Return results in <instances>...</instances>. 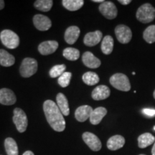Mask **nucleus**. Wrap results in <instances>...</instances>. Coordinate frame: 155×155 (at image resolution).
Returning <instances> with one entry per match:
<instances>
[{"mask_svg":"<svg viewBox=\"0 0 155 155\" xmlns=\"http://www.w3.org/2000/svg\"><path fill=\"white\" fill-rule=\"evenodd\" d=\"M155 142V138L152 134L144 133L138 137V146L139 148L144 149Z\"/></svg>","mask_w":155,"mask_h":155,"instance_id":"4be33fe9","label":"nucleus"},{"mask_svg":"<svg viewBox=\"0 0 155 155\" xmlns=\"http://www.w3.org/2000/svg\"><path fill=\"white\" fill-rule=\"evenodd\" d=\"M15 63V58L12 55L6 51L5 50L0 49V65L4 67H10Z\"/></svg>","mask_w":155,"mask_h":155,"instance_id":"412c9836","label":"nucleus"},{"mask_svg":"<svg viewBox=\"0 0 155 155\" xmlns=\"http://www.w3.org/2000/svg\"><path fill=\"white\" fill-rule=\"evenodd\" d=\"M125 139L121 135H114L107 141V148L111 151L119 150L124 146Z\"/></svg>","mask_w":155,"mask_h":155,"instance_id":"f3484780","label":"nucleus"},{"mask_svg":"<svg viewBox=\"0 0 155 155\" xmlns=\"http://www.w3.org/2000/svg\"><path fill=\"white\" fill-rule=\"evenodd\" d=\"M22 155H35L34 153L31 151H26Z\"/></svg>","mask_w":155,"mask_h":155,"instance_id":"f704fd0d","label":"nucleus"},{"mask_svg":"<svg viewBox=\"0 0 155 155\" xmlns=\"http://www.w3.org/2000/svg\"><path fill=\"white\" fill-rule=\"evenodd\" d=\"M139 155H145V154H139Z\"/></svg>","mask_w":155,"mask_h":155,"instance_id":"ea45409f","label":"nucleus"},{"mask_svg":"<svg viewBox=\"0 0 155 155\" xmlns=\"http://www.w3.org/2000/svg\"><path fill=\"white\" fill-rule=\"evenodd\" d=\"M43 110L46 119L53 130L58 132L65 129V121L58 105L51 100H47L43 104Z\"/></svg>","mask_w":155,"mask_h":155,"instance_id":"f257e3e1","label":"nucleus"},{"mask_svg":"<svg viewBox=\"0 0 155 155\" xmlns=\"http://www.w3.org/2000/svg\"><path fill=\"white\" fill-rule=\"evenodd\" d=\"M93 2H104V0H93Z\"/></svg>","mask_w":155,"mask_h":155,"instance_id":"e433bc0d","label":"nucleus"},{"mask_svg":"<svg viewBox=\"0 0 155 155\" xmlns=\"http://www.w3.org/2000/svg\"><path fill=\"white\" fill-rule=\"evenodd\" d=\"M110 94H111V91L109 88L104 85H101L94 89L91 96L93 99L95 101H101L106 99L109 97Z\"/></svg>","mask_w":155,"mask_h":155,"instance_id":"2eb2a0df","label":"nucleus"},{"mask_svg":"<svg viewBox=\"0 0 155 155\" xmlns=\"http://www.w3.org/2000/svg\"><path fill=\"white\" fill-rule=\"evenodd\" d=\"M154 131H155V127H154Z\"/></svg>","mask_w":155,"mask_h":155,"instance_id":"58836bf2","label":"nucleus"},{"mask_svg":"<svg viewBox=\"0 0 155 155\" xmlns=\"http://www.w3.org/2000/svg\"><path fill=\"white\" fill-rule=\"evenodd\" d=\"M153 96H154V98H155V90H154V93H153Z\"/></svg>","mask_w":155,"mask_h":155,"instance_id":"4c0bfd02","label":"nucleus"},{"mask_svg":"<svg viewBox=\"0 0 155 155\" xmlns=\"http://www.w3.org/2000/svg\"><path fill=\"white\" fill-rule=\"evenodd\" d=\"M152 155H155V142L154 143V146L152 149Z\"/></svg>","mask_w":155,"mask_h":155,"instance_id":"c9c22d12","label":"nucleus"},{"mask_svg":"<svg viewBox=\"0 0 155 155\" xmlns=\"http://www.w3.org/2000/svg\"><path fill=\"white\" fill-rule=\"evenodd\" d=\"M94 111L91 106L88 105L81 106L75 110V117L77 121L80 122H84L87 119H89L91 116V114Z\"/></svg>","mask_w":155,"mask_h":155,"instance_id":"dca6fc26","label":"nucleus"},{"mask_svg":"<svg viewBox=\"0 0 155 155\" xmlns=\"http://www.w3.org/2000/svg\"><path fill=\"white\" fill-rule=\"evenodd\" d=\"M5 7V2L3 0H0V10L4 9Z\"/></svg>","mask_w":155,"mask_h":155,"instance_id":"72a5a7b5","label":"nucleus"},{"mask_svg":"<svg viewBox=\"0 0 155 155\" xmlns=\"http://www.w3.org/2000/svg\"><path fill=\"white\" fill-rule=\"evenodd\" d=\"M103 37L102 32L99 30L95 31V32H88L84 37L83 39V42L86 46L88 47H93V46L96 45L101 41Z\"/></svg>","mask_w":155,"mask_h":155,"instance_id":"4468645a","label":"nucleus"},{"mask_svg":"<svg viewBox=\"0 0 155 155\" xmlns=\"http://www.w3.org/2000/svg\"><path fill=\"white\" fill-rule=\"evenodd\" d=\"M83 63L86 67L90 68H98L100 66L101 61L98 58H96L94 54L91 52L87 51L83 53L82 56Z\"/></svg>","mask_w":155,"mask_h":155,"instance_id":"ddd939ff","label":"nucleus"},{"mask_svg":"<svg viewBox=\"0 0 155 155\" xmlns=\"http://www.w3.org/2000/svg\"><path fill=\"white\" fill-rule=\"evenodd\" d=\"M63 7L69 11H77L84 5L83 0H63Z\"/></svg>","mask_w":155,"mask_h":155,"instance_id":"393cba45","label":"nucleus"},{"mask_svg":"<svg viewBox=\"0 0 155 155\" xmlns=\"http://www.w3.org/2000/svg\"><path fill=\"white\" fill-rule=\"evenodd\" d=\"M63 55L68 61H75L80 57V51L76 48H67L63 50Z\"/></svg>","mask_w":155,"mask_h":155,"instance_id":"cd10ccee","label":"nucleus"},{"mask_svg":"<svg viewBox=\"0 0 155 155\" xmlns=\"http://www.w3.org/2000/svg\"><path fill=\"white\" fill-rule=\"evenodd\" d=\"M110 83L114 88L121 91H129L131 89L130 81L123 73H116L110 78Z\"/></svg>","mask_w":155,"mask_h":155,"instance_id":"20e7f679","label":"nucleus"},{"mask_svg":"<svg viewBox=\"0 0 155 155\" xmlns=\"http://www.w3.org/2000/svg\"><path fill=\"white\" fill-rule=\"evenodd\" d=\"M56 101H57V105L61 110V113L63 116H68L70 114V108L68 105V101L67 98L62 93H59L56 96Z\"/></svg>","mask_w":155,"mask_h":155,"instance_id":"aec40b11","label":"nucleus"},{"mask_svg":"<svg viewBox=\"0 0 155 155\" xmlns=\"http://www.w3.org/2000/svg\"><path fill=\"white\" fill-rule=\"evenodd\" d=\"M17 98L12 91L9 88L0 89V104L5 106H10L15 104Z\"/></svg>","mask_w":155,"mask_h":155,"instance_id":"9b49d317","label":"nucleus"},{"mask_svg":"<svg viewBox=\"0 0 155 155\" xmlns=\"http://www.w3.org/2000/svg\"><path fill=\"white\" fill-rule=\"evenodd\" d=\"M83 140L88 145L91 150L94 152H98L102 147L101 141L97 136L91 132H84L82 135Z\"/></svg>","mask_w":155,"mask_h":155,"instance_id":"1a4fd4ad","label":"nucleus"},{"mask_svg":"<svg viewBox=\"0 0 155 155\" xmlns=\"http://www.w3.org/2000/svg\"><path fill=\"white\" fill-rule=\"evenodd\" d=\"M115 34L120 43L127 44L132 38V32L129 27L124 25H119L115 28Z\"/></svg>","mask_w":155,"mask_h":155,"instance_id":"0eeeda50","label":"nucleus"},{"mask_svg":"<svg viewBox=\"0 0 155 155\" xmlns=\"http://www.w3.org/2000/svg\"><path fill=\"white\" fill-rule=\"evenodd\" d=\"M99 11L106 19H115L118 14V10L114 3L110 1H104L99 6Z\"/></svg>","mask_w":155,"mask_h":155,"instance_id":"6e6552de","label":"nucleus"},{"mask_svg":"<svg viewBox=\"0 0 155 155\" xmlns=\"http://www.w3.org/2000/svg\"><path fill=\"white\" fill-rule=\"evenodd\" d=\"M58 48V42L55 40L42 42L38 46V51L42 55H48L55 53Z\"/></svg>","mask_w":155,"mask_h":155,"instance_id":"f8f14e48","label":"nucleus"},{"mask_svg":"<svg viewBox=\"0 0 155 155\" xmlns=\"http://www.w3.org/2000/svg\"><path fill=\"white\" fill-rule=\"evenodd\" d=\"M53 5L52 0H37L35 2L34 7L38 10L42 12H48L51 9Z\"/></svg>","mask_w":155,"mask_h":155,"instance_id":"bb28decb","label":"nucleus"},{"mask_svg":"<svg viewBox=\"0 0 155 155\" xmlns=\"http://www.w3.org/2000/svg\"><path fill=\"white\" fill-rule=\"evenodd\" d=\"M81 30L78 27L71 26L67 28L65 32V40L70 45L74 44L80 35Z\"/></svg>","mask_w":155,"mask_h":155,"instance_id":"a211bd4d","label":"nucleus"},{"mask_svg":"<svg viewBox=\"0 0 155 155\" xmlns=\"http://www.w3.org/2000/svg\"><path fill=\"white\" fill-rule=\"evenodd\" d=\"M83 81L88 86H94L99 82V77L94 72H86L83 75Z\"/></svg>","mask_w":155,"mask_h":155,"instance_id":"a878e982","label":"nucleus"},{"mask_svg":"<svg viewBox=\"0 0 155 155\" xmlns=\"http://www.w3.org/2000/svg\"><path fill=\"white\" fill-rule=\"evenodd\" d=\"M0 40L6 48L15 49L19 45V38L15 32L10 30H4L0 33Z\"/></svg>","mask_w":155,"mask_h":155,"instance_id":"7ed1b4c3","label":"nucleus"},{"mask_svg":"<svg viewBox=\"0 0 155 155\" xmlns=\"http://www.w3.org/2000/svg\"><path fill=\"white\" fill-rule=\"evenodd\" d=\"M35 28L40 31H47L51 28L52 22L49 17L42 15H36L33 17Z\"/></svg>","mask_w":155,"mask_h":155,"instance_id":"9d476101","label":"nucleus"},{"mask_svg":"<svg viewBox=\"0 0 155 155\" xmlns=\"http://www.w3.org/2000/svg\"><path fill=\"white\" fill-rule=\"evenodd\" d=\"M38 62L35 59L31 58H26L22 61L19 68V73L24 78L32 76L38 71Z\"/></svg>","mask_w":155,"mask_h":155,"instance_id":"39448f33","label":"nucleus"},{"mask_svg":"<svg viewBox=\"0 0 155 155\" xmlns=\"http://www.w3.org/2000/svg\"><path fill=\"white\" fill-rule=\"evenodd\" d=\"M143 114L150 117H154L155 116V110L152 109V108H144L142 110Z\"/></svg>","mask_w":155,"mask_h":155,"instance_id":"2f4dec72","label":"nucleus"},{"mask_svg":"<svg viewBox=\"0 0 155 155\" xmlns=\"http://www.w3.org/2000/svg\"><path fill=\"white\" fill-rule=\"evenodd\" d=\"M143 38L149 44H152L155 42V25H150L145 29L143 33Z\"/></svg>","mask_w":155,"mask_h":155,"instance_id":"c85d7f7f","label":"nucleus"},{"mask_svg":"<svg viewBox=\"0 0 155 155\" xmlns=\"http://www.w3.org/2000/svg\"><path fill=\"white\" fill-rule=\"evenodd\" d=\"M13 113H14L13 122L16 126L17 131L20 133L25 132L28 124V120L26 114L22 109L19 108H15Z\"/></svg>","mask_w":155,"mask_h":155,"instance_id":"423d86ee","label":"nucleus"},{"mask_svg":"<svg viewBox=\"0 0 155 155\" xmlns=\"http://www.w3.org/2000/svg\"><path fill=\"white\" fill-rule=\"evenodd\" d=\"M107 114V110L104 107H98L94 109L91 114L90 122L93 125H98L102 121L103 118Z\"/></svg>","mask_w":155,"mask_h":155,"instance_id":"6ab92c4d","label":"nucleus"},{"mask_svg":"<svg viewBox=\"0 0 155 155\" xmlns=\"http://www.w3.org/2000/svg\"><path fill=\"white\" fill-rule=\"evenodd\" d=\"M136 17L139 22L144 24L152 22L155 19V9L150 3L141 5L137 9Z\"/></svg>","mask_w":155,"mask_h":155,"instance_id":"f03ea898","label":"nucleus"},{"mask_svg":"<svg viewBox=\"0 0 155 155\" xmlns=\"http://www.w3.org/2000/svg\"><path fill=\"white\" fill-rule=\"evenodd\" d=\"M119 2L123 5H127L131 2V0H119Z\"/></svg>","mask_w":155,"mask_h":155,"instance_id":"473e14b6","label":"nucleus"},{"mask_svg":"<svg viewBox=\"0 0 155 155\" xmlns=\"http://www.w3.org/2000/svg\"><path fill=\"white\" fill-rule=\"evenodd\" d=\"M71 77H72V73L70 72H65L62 74L61 76L58 78V83L63 88H66L69 86L70 82H71Z\"/></svg>","mask_w":155,"mask_h":155,"instance_id":"7c9ffc66","label":"nucleus"},{"mask_svg":"<svg viewBox=\"0 0 155 155\" xmlns=\"http://www.w3.org/2000/svg\"><path fill=\"white\" fill-rule=\"evenodd\" d=\"M65 69H66V66L64 64H62V65H56L50 70V76L53 78L60 77L63 73H65Z\"/></svg>","mask_w":155,"mask_h":155,"instance_id":"c756f323","label":"nucleus"},{"mask_svg":"<svg viewBox=\"0 0 155 155\" xmlns=\"http://www.w3.org/2000/svg\"><path fill=\"white\" fill-rule=\"evenodd\" d=\"M5 147L7 155H18L19 150L17 142L14 139L8 137L5 141Z\"/></svg>","mask_w":155,"mask_h":155,"instance_id":"5701e85b","label":"nucleus"},{"mask_svg":"<svg viewBox=\"0 0 155 155\" xmlns=\"http://www.w3.org/2000/svg\"><path fill=\"white\" fill-rule=\"evenodd\" d=\"M102 53L105 55H110L114 49V39L111 36L106 35L104 38L101 42Z\"/></svg>","mask_w":155,"mask_h":155,"instance_id":"b1692460","label":"nucleus"}]
</instances>
